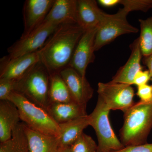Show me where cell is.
I'll use <instances>...</instances> for the list:
<instances>
[{"label":"cell","instance_id":"6da1fadb","mask_svg":"<svg viewBox=\"0 0 152 152\" xmlns=\"http://www.w3.org/2000/svg\"><path fill=\"white\" fill-rule=\"evenodd\" d=\"M85 30L77 24L59 26L39 50L41 62L50 75L69 66L74 51Z\"/></svg>","mask_w":152,"mask_h":152},{"label":"cell","instance_id":"7a4b0ae2","mask_svg":"<svg viewBox=\"0 0 152 152\" xmlns=\"http://www.w3.org/2000/svg\"><path fill=\"white\" fill-rule=\"evenodd\" d=\"M124 113V124L120 132L123 145L126 147L147 143L152 129V102L140 101Z\"/></svg>","mask_w":152,"mask_h":152},{"label":"cell","instance_id":"3957f363","mask_svg":"<svg viewBox=\"0 0 152 152\" xmlns=\"http://www.w3.org/2000/svg\"><path fill=\"white\" fill-rule=\"evenodd\" d=\"M8 100L16 106L20 120L28 127L44 134L59 137L58 124L46 110L33 103L16 92L11 93Z\"/></svg>","mask_w":152,"mask_h":152},{"label":"cell","instance_id":"277c9868","mask_svg":"<svg viewBox=\"0 0 152 152\" xmlns=\"http://www.w3.org/2000/svg\"><path fill=\"white\" fill-rule=\"evenodd\" d=\"M50 75L41 62L36 64L24 75L15 80L14 91L46 110L50 105L49 98Z\"/></svg>","mask_w":152,"mask_h":152},{"label":"cell","instance_id":"5b68a950","mask_svg":"<svg viewBox=\"0 0 152 152\" xmlns=\"http://www.w3.org/2000/svg\"><path fill=\"white\" fill-rule=\"evenodd\" d=\"M110 110L98 97L97 102L92 113L88 115L90 126L96 132L98 144L97 152H113L125 146L116 136L109 119Z\"/></svg>","mask_w":152,"mask_h":152},{"label":"cell","instance_id":"8992f818","mask_svg":"<svg viewBox=\"0 0 152 152\" xmlns=\"http://www.w3.org/2000/svg\"><path fill=\"white\" fill-rule=\"evenodd\" d=\"M129 13L123 8L120 9L116 13L107 14L99 26L96 35L95 51L110 43L120 36L138 32V29L133 26L128 21L127 16Z\"/></svg>","mask_w":152,"mask_h":152},{"label":"cell","instance_id":"52a82bcc","mask_svg":"<svg viewBox=\"0 0 152 152\" xmlns=\"http://www.w3.org/2000/svg\"><path fill=\"white\" fill-rule=\"evenodd\" d=\"M99 97L110 110H120L123 113L135 103L134 92L131 85L113 83H99Z\"/></svg>","mask_w":152,"mask_h":152},{"label":"cell","instance_id":"ba28073f","mask_svg":"<svg viewBox=\"0 0 152 152\" xmlns=\"http://www.w3.org/2000/svg\"><path fill=\"white\" fill-rule=\"evenodd\" d=\"M59 26L44 21L28 35L20 38L10 47L8 49L9 55L6 58L8 59H13L38 51Z\"/></svg>","mask_w":152,"mask_h":152},{"label":"cell","instance_id":"9c48e42d","mask_svg":"<svg viewBox=\"0 0 152 152\" xmlns=\"http://www.w3.org/2000/svg\"><path fill=\"white\" fill-rule=\"evenodd\" d=\"M99 27L85 31L76 47L69 64V66L83 77H86L88 66L94 61L95 38Z\"/></svg>","mask_w":152,"mask_h":152},{"label":"cell","instance_id":"30bf717a","mask_svg":"<svg viewBox=\"0 0 152 152\" xmlns=\"http://www.w3.org/2000/svg\"><path fill=\"white\" fill-rule=\"evenodd\" d=\"M55 0H27L23 8L24 30L23 38L37 28L43 22Z\"/></svg>","mask_w":152,"mask_h":152},{"label":"cell","instance_id":"8fae6325","mask_svg":"<svg viewBox=\"0 0 152 152\" xmlns=\"http://www.w3.org/2000/svg\"><path fill=\"white\" fill-rule=\"evenodd\" d=\"M59 73L75 102L87 104L93 97L94 90L86 78L82 77L75 70L69 66L64 69Z\"/></svg>","mask_w":152,"mask_h":152},{"label":"cell","instance_id":"7c38bea8","mask_svg":"<svg viewBox=\"0 0 152 152\" xmlns=\"http://www.w3.org/2000/svg\"><path fill=\"white\" fill-rule=\"evenodd\" d=\"M40 62V57L39 51L13 59H8L4 57L1 60L0 79L16 80Z\"/></svg>","mask_w":152,"mask_h":152},{"label":"cell","instance_id":"4fadbf2b","mask_svg":"<svg viewBox=\"0 0 152 152\" xmlns=\"http://www.w3.org/2000/svg\"><path fill=\"white\" fill-rule=\"evenodd\" d=\"M97 2L95 0L77 1V23L85 31L99 26L107 15Z\"/></svg>","mask_w":152,"mask_h":152},{"label":"cell","instance_id":"5bb4252c","mask_svg":"<svg viewBox=\"0 0 152 152\" xmlns=\"http://www.w3.org/2000/svg\"><path fill=\"white\" fill-rule=\"evenodd\" d=\"M132 52L126 63L120 68L111 81L115 83L133 85L136 74L142 70L141 65L142 55L140 45V40L137 38L131 45Z\"/></svg>","mask_w":152,"mask_h":152},{"label":"cell","instance_id":"9a60e30c","mask_svg":"<svg viewBox=\"0 0 152 152\" xmlns=\"http://www.w3.org/2000/svg\"><path fill=\"white\" fill-rule=\"evenodd\" d=\"M77 0H55L44 21L57 26L77 24Z\"/></svg>","mask_w":152,"mask_h":152},{"label":"cell","instance_id":"2e32d148","mask_svg":"<svg viewBox=\"0 0 152 152\" xmlns=\"http://www.w3.org/2000/svg\"><path fill=\"white\" fill-rule=\"evenodd\" d=\"M87 104L72 102L51 104L47 111L58 124L68 122L88 115Z\"/></svg>","mask_w":152,"mask_h":152},{"label":"cell","instance_id":"e0dca14e","mask_svg":"<svg viewBox=\"0 0 152 152\" xmlns=\"http://www.w3.org/2000/svg\"><path fill=\"white\" fill-rule=\"evenodd\" d=\"M20 120L18 110L9 100H0V142H4L12 137V132Z\"/></svg>","mask_w":152,"mask_h":152},{"label":"cell","instance_id":"ac0fdd59","mask_svg":"<svg viewBox=\"0 0 152 152\" xmlns=\"http://www.w3.org/2000/svg\"><path fill=\"white\" fill-rule=\"evenodd\" d=\"M60 136L58 146L70 147L90 126L88 115L68 122L59 124Z\"/></svg>","mask_w":152,"mask_h":152},{"label":"cell","instance_id":"d6986e66","mask_svg":"<svg viewBox=\"0 0 152 152\" xmlns=\"http://www.w3.org/2000/svg\"><path fill=\"white\" fill-rule=\"evenodd\" d=\"M24 130L29 152H56L59 146V137L38 132L25 124Z\"/></svg>","mask_w":152,"mask_h":152},{"label":"cell","instance_id":"ffe728a7","mask_svg":"<svg viewBox=\"0 0 152 152\" xmlns=\"http://www.w3.org/2000/svg\"><path fill=\"white\" fill-rule=\"evenodd\" d=\"M50 75L49 98L50 104L75 102L60 73L52 74Z\"/></svg>","mask_w":152,"mask_h":152},{"label":"cell","instance_id":"44dd1931","mask_svg":"<svg viewBox=\"0 0 152 152\" xmlns=\"http://www.w3.org/2000/svg\"><path fill=\"white\" fill-rule=\"evenodd\" d=\"M24 123H19L12 132L10 140L1 143L0 152H29L25 134Z\"/></svg>","mask_w":152,"mask_h":152},{"label":"cell","instance_id":"7402d4cb","mask_svg":"<svg viewBox=\"0 0 152 152\" xmlns=\"http://www.w3.org/2000/svg\"><path fill=\"white\" fill-rule=\"evenodd\" d=\"M140 33L139 37L140 45L144 57L152 54V17L140 19Z\"/></svg>","mask_w":152,"mask_h":152},{"label":"cell","instance_id":"603a6c76","mask_svg":"<svg viewBox=\"0 0 152 152\" xmlns=\"http://www.w3.org/2000/svg\"><path fill=\"white\" fill-rule=\"evenodd\" d=\"M69 148L71 152H97L98 145L91 136L83 133Z\"/></svg>","mask_w":152,"mask_h":152},{"label":"cell","instance_id":"cb8c5ba5","mask_svg":"<svg viewBox=\"0 0 152 152\" xmlns=\"http://www.w3.org/2000/svg\"><path fill=\"white\" fill-rule=\"evenodd\" d=\"M119 4L128 12L141 11L146 12L152 9V0H119Z\"/></svg>","mask_w":152,"mask_h":152},{"label":"cell","instance_id":"d4e9b609","mask_svg":"<svg viewBox=\"0 0 152 152\" xmlns=\"http://www.w3.org/2000/svg\"><path fill=\"white\" fill-rule=\"evenodd\" d=\"M15 80L0 79V100H8L9 96L14 91Z\"/></svg>","mask_w":152,"mask_h":152},{"label":"cell","instance_id":"484cf974","mask_svg":"<svg viewBox=\"0 0 152 152\" xmlns=\"http://www.w3.org/2000/svg\"><path fill=\"white\" fill-rule=\"evenodd\" d=\"M137 95L144 102H152V86L148 84L137 87Z\"/></svg>","mask_w":152,"mask_h":152},{"label":"cell","instance_id":"4316f807","mask_svg":"<svg viewBox=\"0 0 152 152\" xmlns=\"http://www.w3.org/2000/svg\"><path fill=\"white\" fill-rule=\"evenodd\" d=\"M113 152H152V143L125 147L122 149Z\"/></svg>","mask_w":152,"mask_h":152},{"label":"cell","instance_id":"83f0119b","mask_svg":"<svg viewBox=\"0 0 152 152\" xmlns=\"http://www.w3.org/2000/svg\"><path fill=\"white\" fill-rule=\"evenodd\" d=\"M151 80V76L149 72L147 70L140 71L135 76L133 85L138 86L148 84V82Z\"/></svg>","mask_w":152,"mask_h":152},{"label":"cell","instance_id":"f1b7e54d","mask_svg":"<svg viewBox=\"0 0 152 152\" xmlns=\"http://www.w3.org/2000/svg\"><path fill=\"white\" fill-rule=\"evenodd\" d=\"M119 0H99L98 2L103 7H112L119 4Z\"/></svg>","mask_w":152,"mask_h":152},{"label":"cell","instance_id":"f546056e","mask_svg":"<svg viewBox=\"0 0 152 152\" xmlns=\"http://www.w3.org/2000/svg\"><path fill=\"white\" fill-rule=\"evenodd\" d=\"M143 62L148 68L151 76V80L152 82V54L148 56L144 57Z\"/></svg>","mask_w":152,"mask_h":152},{"label":"cell","instance_id":"4dcf8cb0","mask_svg":"<svg viewBox=\"0 0 152 152\" xmlns=\"http://www.w3.org/2000/svg\"><path fill=\"white\" fill-rule=\"evenodd\" d=\"M56 152H71L69 147L58 146Z\"/></svg>","mask_w":152,"mask_h":152}]
</instances>
